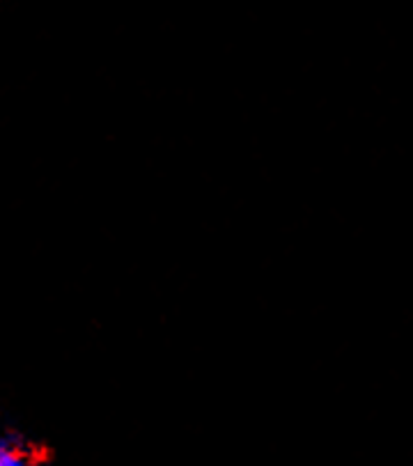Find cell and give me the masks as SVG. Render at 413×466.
I'll use <instances>...</instances> for the list:
<instances>
[{"mask_svg": "<svg viewBox=\"0 0 413 466\" xmlns=\"http://www.w3.org/2000/svg\"><path fill=\"white\" fill-rule=\"evenodd\" d=\"M0 466H28V460L21 452L5 448V451L0 452Z\"/></svg>", "mask_w": 413, "mask_h": 466, "instance_id": "1", "label": "cell"}, {"mask_svg": "<svg viewBox=\"0 0 413 466\" xmlns=\"http://www.w3.org/2000/svg\"><path fill=\"white\" fill-rule=\"evenodd\" d=\"M5 448H7V443H5V439H3V437H0V452H3V451H5Z\"/></svg>", "mask_w": 413, "mask_h": 466, "instance_id": "2", "label": "cell"}]
</instances>
